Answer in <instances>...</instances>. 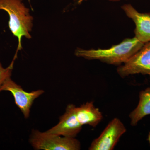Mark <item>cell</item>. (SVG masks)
<instances>
[{
  "label": "cell",
  "instance_id": "obj_1",
  "mask_svg": "<svg viewBox=\"0 0 150 150\" xmlns=\"http://www.w3.org/2000/svg\"><path fill=\"white\" fill-rule=\"evenodd\" d=\"M136 37L127 38L107 49L77 48L75 55L88 60H98L108 64L120 65L127 62L144 45Z\"/></svg>",
  "mask_w": 150,
  "mask_h": 150
},
{
  "label": "cell",
  "instance_id": "obj_2",
  "mask_svg": "<svg viewBox=\"0 0 150 150\" xmlns=\"http://www.w3.org/2000/svg\"><path fill=\"white\" fill-rule=\"evenodd\" d=\"M0 10L6 11L9 16V28L13 34L18 39L17 52L22 48V37L31 38L30 33L33 26V17L22 0H0Z\"/></svg>",
  "mask_w": 150,
  "mask_h": 150
},
{
  "label": "cell",
  "instance_id": "obj_3",
  "mask_svg": "<svg viewBox=\"0 0 150 150\" xmlns=\"http://www.w3.org/2000/svg\"><path fill=\"white\" fill-rule=\"evenodd\" d=\"M29 143L35 150H79L80 142L75 138H71L32 130Z\"/></svg>",
  "mask_w": 150,
  "mask_h": 150
},
{
  "label": "cell",
  "instance_id": "obj_4",
  "mask_svg": "<svg viewBox=\"0 0 150 150\" xmlns=\"http://www.w3.org/2000/svg\"><path fill=\"white\" fill-rule=\"evenodd\" d=\"M2 91L10 92L13 96L15 103L21 110L24 118H28L30 108L34 100L44 93V91L38 90L28 92L25 91L20 86L8 77L0 87V92Z\"/></svg>",
  "mask_w": 150,
  "mask_h": 150
},
{
  "label": "cell",
  "instance_id": "obj_5",
  "mask_svg": "<svg viewBox=\"0 0 150 150\" xmlns=\"http://www.w3.org/2000/svg\"><path fill=\"white\" fill-rule=\"evenodd\" d=\"M117 71L123 78L139 74L149 75L150 77V42L145 43L124 64L118 67Z\"/></svg>",
  "mask_w": 150,
  "mask_h": 150
},
{
  "label": "cell",
  "instance_id": "obj_6",
  "mask_svg": "<svg viewBox=\"0 0 150 150\" xmlns=\"http://www.w3.org/2000/svg\"><path fill=\"white\" fill-rule=\"evenodd\" d=\"M126 131V128L121 120L114 118L108 124L99 137L92 142L89 150H113Z\"/></svg>",
  "mask_w": 150,
  "mask_h": 150
},
{
  "label": "cell",
  "instance_id": "obj_7",
  "mask_svg": "<svg viewBox=\"0 0 150 150\" xmlns=\"http://www.w3.org/2000/svg\"><path fill=\"white\" fill-rule=\"evenodd\" d=\"M76 106L74 104L67 105L66 112L60 117L59 123L46 132L49 134L71 138H75L80 132L82 126L76 116Z\"/></svg>",
  "mask_w": 150,
  "mask_h": 150
},
{
  "label": "cell",
  "instance_id": "obj_8",
  "mask_svg": "<svg viewBox=\"0 0 150 150\" xmlns=\"http://www.w3.org/2000/svg\"><path fill=\"white\" fill-rule=\"evenodd\" d=\"M121 8L135 23V37L144 44L150 42V12L141 13L130 4L122 6Z\"/></svg>",
  "mask_w": 150,
  "mask_h": 150
},
{
  "label": "cell",
  "instance_id": "obj_9",
  "mask_svg": "<svg viewBox=\"0 0 150 150\" xmlns=\"http://www.w3.org/2000/svg\"><path fill=\"white\" fill-rule=\"evenodd\" d=\"M76 113L78 121L82 126L88 125L95 127L103 118L99 108L94 106L92 101L76 107Z\"/></svg>",
  "mask_w": 150,
  "mask_h": 150
},
{
  "label": "cell",
  "instance_id": "obj_10",
  "mask_svg": "<svg viewBox=\"0 0 150 150\" xmlns=\"http://www.w3.org/2000/svg\"><path fill=\"white\" fill-rule=\"evenodd\" d=\"M150 115V88L140 92L137 108L129 115L131 126H135L146 115Z\"/></svg>",
  "mask_w": 150,
  "mask_h": 150
},
{
  "label": "cell",
  "instance_id": "obj_11",
  "mask_svg": "<svg viewBox=\"0 0 150 150\" xmlns=\"http://www.w3.org/2000/svg\"><path fill=\"white\" fill-rule=\"evenodd\" d=\"M16 58V56H14L13 61L12 62L11 64L6 69L2 67L0 62V87L7 78L11 76L13 69L14 62Z\"/></svg>",
  "mask_w": 150,
  "mask_h": 150
},
{
  "label": "cell",
  "instance_id": "obj_12",
  "mask_svg": "<svg viewBox=\"0 0 150 150\" xmlns=\"http://www.w3.org/2000/svg\"><path fill=\"white\" fill-rule=\"evenodd\" d=\"M148 141H149V143L150 144V132L149 134V136H148Z\"/></svg>",
  "mask_w": 150,
  "mask_h": 150
},
{
  "label": "cell",
  "instance_id": "obj_13",
  "mask_svg": "<svg viewBox=\"0 0 150 150\" xmlns=\"http://www.w3.org/2000/svg\"><path fill=\"white\" fill-rule=\"evenodd\" d=\"M108 1H110L115 2L118 1H121V0H108Z\"/></svg>",
  "mask_w": 150,
  "mask_h": 150
},
{
  "label": "cell",
  "instance_id": "obj_14",
  "mask_svg": "<svg viewBox=\"0 0 150 150\" xmlns=\"http://www.w3.org/2000/svg\"><path fill=\"white\" fill-rule=\"evenodd\" d=\"M84 1H85V0H79L78 3H79V4H81V3L82 2Z\"/></svg>",
  "mask_w": 150,
  "mask_h": 150
}]
</instances>
